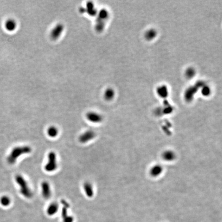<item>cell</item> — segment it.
I'll return each instance as SVG.
<instances>
[{
	"label": "cell",
	"instance_id": "obj_1",
	"mask_svg": "<svg viewBox=\"0 0 222 222\" xmlns=\"http://www.w3.org/2000/svg\"><path fill=\"white\" fill-rule=\"evenodd\" d=\"M31 148L27 146L15 148L10 153L7 159V162L10 164H13L16 162L20 156L31 152Z\"/></svg>",
	"mask_w": 222,
	"mask_h": 222
},
{
	"label": "cell",
	"instance_id": "obj_2",
	"mask_svg": "<svg viewBox=\"0 0 222 222\" xmlns=\"http://www.w3.org/2000/svg\"><path fill=\"white\" fill-rule=\"evenodd\" d=\"M16 181L20 187V193L27 199H31L33 197V192L28 184L24 178L21 175L16 176Z\"/></svg>",
	"mask_w": 222,
	"mask_h": 222
},
{
	"label": "cell",
	"instance_id": "obj_3",
	"mask_svg": "<svg viewBox=\"0 0 222 222\" xmlns=\"http://www.w3.org/2000/svg\"><path fill=\"white\" fill-rule=\"evenodd\" d=\"M58 167L57 157L55 152H50L48 155V161L45 164L44 169L47 172H53Z\"/></svg>",
	"mask_w": 222,
	"mask_h": 222
},
{
	"label": "cell",
	"instance_id": "obj_4",
	"mask_svg": "<svg viewBox=\"0 0 222 222\" xmlns=\"http://www.w3.org/2000/svg\"><path fill=\"white\" fill-rule=\"evenodd\" d=\"M96 136V133L92 130H88L81 134L79 137V141L82 143H85L91 141Z\"/></svg>",
	"mask_w": 222,
	"mask_h": 222
},
{
	"label": "cell",
	"instance_id": "obj_5",
	"mask_svg": "<svg viewBox=\"0 0 222 222\" xmlns=\"http://www.w3.org/2000/svg\"><path fill=\"white\" fill-rule=\"evenodd\" d=\"M86 117L88 121L93 124H99L103 121V116L97 112H88Z\"/></svg>",
	"mask_w": 222,
	"mask_h": 222
},
{
	"label": "cell",
	"instance_id": "obj_6",
	"mask_svg": "<svg viewBox=\"0 0 222 222\" xmlns=\"http://www.w3.org/2000/svg\"><path fill=\"white\" fill-rule=\"evenodd\" d=\"M42 194L43 197L45 199H49L52 195V190L50 184L48 182L44 181L41 184Z\"/></svg>",
	"mask_w": 222,
	"mask_h": 222
},
{
	"label": "cell",
	"instance_id": "obj_7",
	"mask_svg": "<svg viewBox=\"0 0 222 222\" xmlns=\"http://www.w3.org/2000/svg\"><path fill=\"white\" fill-rule=\"evenodd\" d=\"M83 190L87 197L91 198L94 194V190L92 183L91 182H85L83 183Z\"/></svg>",
	"mask_w": 222,
	"mask_h": 222
},
{
	"label": "cell",
	"instance_id": "obj_8",
	"mask_svg": "<svg viewBox=\"0 0 222 222\" xmlns=\"http://www.w3.org/2000/svg\"><path fill=\"white\" fill-rule=\"evenodd\" d=\"M63 30V25L61 24H58L52 29L51 33V36L54 39H57L61 35Z\"/></svg>",
	"mask_w": 222,
	"mask_h": 222
},
{
	"label": "cell",
	"instance_id": "obj_9",
	"mask_svg": "<svg viewBox=\"0 0 222 222\" xmlns=\"http://www.w3.org/2000/svg\"><path fill=\"white\" fill-rule=\"evenodd\" d=\"M59 210V205L56 202L51 203L47 208V213L49 215H53L58 212Z\"/></svg>",
	"mask_w": 222,
	"mask_h": 222
},
{
	"label": "cell",
	"instance_id": "obj_10",
	"mask_svg": "<svg viewBox=\"0 0 222 222\" xmlns=\"http://www.w3.org/2000/svg\"><path fill=\"white\" fill-rule=\"evenodd\" d=\"M47 134L49 137L55 138L57 137L59 134V129L56 126H50L47 130Z\"/></svg>",
	"mask_w": 222,
	"mask_h": 222
},
{
	"label": "cell",
	"instance_id": "obj_11",
	"mask_svg": "<svg viewBox=\"0 0 222 222\" xmlns=\"http://www.w3.org/2000/svg\"><path fill=\"white\" fill-rule=\"evenodd\" d=\"M115 92L113 89L112 88H108L106 89L104 92V98L106 100H111L115 96Z\"/></svg>",
	"mask_w": 222,
	"mask_h": 222
},
{
	"label": "cell",
	"instance_id": "obj_12",
	"mask_svg": "<svg viewBox=\"0 0 222 222\" xmlns=\"http://www.w3.org/2000/svg\"><path fill=\"white\" fill-rule=\"evenodd\" d=\"M162 156L164 159L167 161L173 160L175 157V155L174 154V153L170 151H166L164 153Z\"/></svg>",
	"mask_w": 222,
	"mask_h": 222
},
{
	"label": "cell",
	"instance_id": "obj_13",
	"mask_svg": "<svg viewBox=\"0 0 222 222\" xmlns=\"http://www.w3.org/2000/svg\"><path fill=\"white\" fill-rule=\"evenodd\" d=\"M162 167L157 165V166L153 167L151 169L150 173L152 175L155 176L159 175V174H160L162 172Z\"/></svg>",
	"mask_w": 222,
	"mask_h": 222
},
{
	"label": "cell",
	"instance_id": "obj_14",
	"mask_svg": "<svg viewBox=\"0 0 222 222\" xmlns=\"http://www.w3.org/2000/svg\"><path fill=\"white\" fill-rule=\"evenodd\" d=\"M10 199L7 196H3L0 199V202L3 206H8L10 204Z\"/></svg>",
	"mask_w": 222,
	"mask_h": 222
},
{
	"label": "cell",
	"instance_id": "obj_15",
	"mask_svg": "<svg viewBox=\"0 0 222 222\" xmlns=\"http://www.w3.org/2000/svg\"><path fill=\"white\" fill-rule=\"evenodd\" d=\"M16 26V25L15 22L14 21H12V20H9V21L6 22V28L9 30V31H13L15 28Z\"/></svg>",
	"mask_w": 222,
	"mask_h": 222
},
{
	"label": "cell",
	"instance_id": "obj_16",
	"mask_svg": "<svg viewBox=\"0 0 222 222\" xmlns=\"http://www.w3.org/2000/svg\"><path fill=\"white\" fill-rule=\"evenodd\" d=\"M74 218L73 216L68 215L66 218L63 219V222H74Z\"/></svg>",
	"mask_w": 222,
	"mask_h": 222
}]
</instances>
